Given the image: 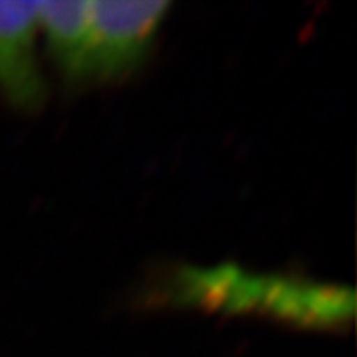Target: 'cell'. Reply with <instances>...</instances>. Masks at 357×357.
I'll return each instance as SVG.
<instances>
[{"label":"cell","mask_w":357,"mask_h":357,"mask_svg":"<svg viewBox=\"0 0 357 357\" xmlns=\"http://www.w3.org/2000/svg\"><path fill=\"white\" fill-rule=\"evenodd\" d=\"M169 300L225 314H262L306 328H337L351 321V288L278 274H256L234 264L185 268L169 286Z\"/></svg>","instance_id":"obj_1"},{"label":"cell","mask_w":357,"mask_h":357,"mask_svg":"<svg viewBox=\"0 0 357 357\" xmlns=\"http://www.w3.org/2000/svg\"><path fill=\"white\" fill-rule=\"evenodd\" d=\"M38 38V2H0V91L26 112L38 109L48 93Z\"/></svg>","instance_id":"obj_3"},{"label":"cell","mask_w":357,"mask_h":357,"mask_svg":"<svg viewBox=\"0 0 357 357\" xmlns=\"http://www.w3.org/2000/svg\"><path fill=\"white\" fill-rule=\"evenodd\" d=\"M38 32L58 70L72 82L88 79L89 0L38 2Z\"/></svg>","instance_id":"obj_4"},{"label":"cell","mask_w":357,"mask_h":357,"mask_svg":"<svg viewBox=\"0 0 357 357\" xmlns=\"http://www.w3.org/2000/svg\"><path fill=\"white\" fill-rule=\"evenodd\" d=\"M171 2L89 0L88 79H112L135 70L149 54Z\"/></svg>","instance_id":"obj_2"}]
</instances>
